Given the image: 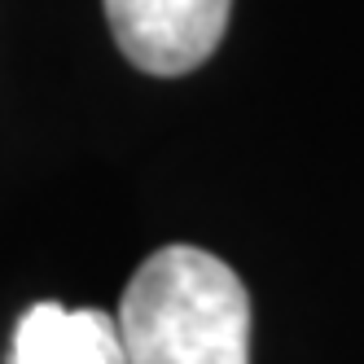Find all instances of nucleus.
Returning a JSON list of instances; mask_svg holds the SVG:
<instances>
[{"label":"nucleus","instance_id":"1","mask_svg":"<svg viewBox=\"0 0 364 364\" xmlns=\"http://www.w3.org/2000/svg\"><path fill=\"white\" fill-rule=\"evenodd\" d=\"M127 364H250V294L224 259L163 246L119 299Z\"/></svg>","mask_w":364,"mask_h":364},{"label":"nucleus","instance_id":"2","mask_svg":"<svg viewBox=\"0 0 364 364\" xmlns=\"http://www.w3.org/2000/svg\"><path fill=\"white\" fill-rule=\"evenodd\" d=\"M232 0H106L123 58L145 75H189L224 40Z\"/></svg>","mask_w":364,"mask_h":364},{"label":"nucleus","instance_id":"3","mask_svg":"<svg viewBox=\"0 0 364 364\" xmlns=\"http://www.w3.org/2000/svg\"><path fill=\"white\" fill-rule=\"evenodd\" d=\"M5 364H127V347L106 311L36 303L14 325Z\"/></svg>","mask_w":364,"mask_h":364}]
</instances>
